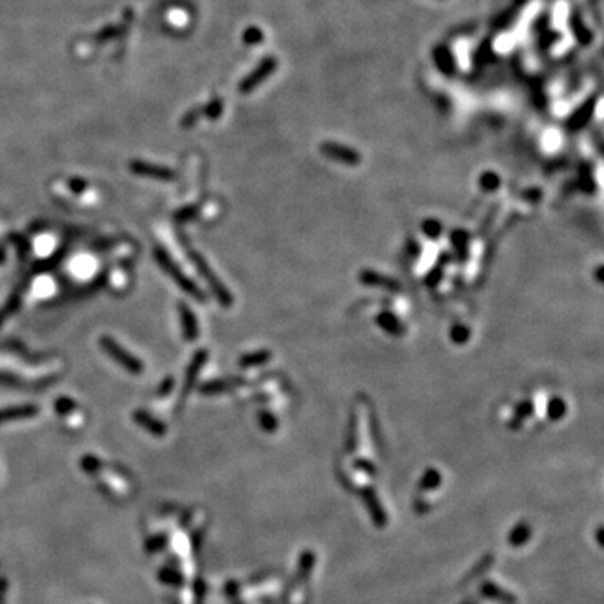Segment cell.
I'll return each mask as SVG.
<instances>
[{
	"label": "cell",
	"mask_w": 604,
	"mask_h": 604,
	"mask_svg": "<svg viewBox=\"0 0 604 604\" xmlns=\"http://www.w3.org/2000/svg\"><path fill=\"white\" fill-rule=\"evenodd\" d=\"M195 262H196V265H199L200 272H201V274H203V276H205V277H207V279H208V282H210V286H212V287H213V290H215V293H217V295H218V299H220V301H222V302H224V304H230V302H232V297H230V294H229V293H227V290L224 289V286H222V284H220V281H218V279H217V277H215V276H213V274H212V271H210V269L207 267V264H205V262H203V259H200V257H199V255H196V257H195Z\"/></svg>",
	"instance_id": "277c9868"
},
{
	"label": "cell",
	"mask_w": 604,
	"mask_h": 604,
	"mask_svg": "<svg viewBox=\"0 0 604 604\" xmlns=\"http://www.w3.org/2000/svg\"><path fill=\"white\" fill-rule=\"evenodd\" d=\"M262 39V34H260L259 29H248L246 32V41L250 42V44H254V42H260Z\"/></svg>",
	"instance_id": "5bb4252c"
},
{
	"label": "cell",
	"mask_w": 604,
	"mask_h": 604,
	"mask_svg": "<svg viewBox=\"0 0 604 604\" xmlns=\"http://www.w3.org/2000/svg\"><path fill=\"white\" fill-rule=\"evenodd\" d=\"M423 230H425L428 237L436 239L440 234H442V225H440V222L436 220H427L425 224H423Z\"/></svg>",
	"instance_id": "8fae6325"
},
{
	"label": "cell",
	"mask_w": 604,
	"mask_h": 604,
	"mask_svg": "<svg viewBox=\"0 0 604 604\" xmlns=\"http://www.w3.org/2000/svg\"><path fill=\"white\" fill-rule=\"evenodd\" d=\"M481 185L488 192H494V190H497V187L500 185V178L497 177L495 173H485V175H482Z\"/></svg>",
	"instance_id": "30bf717a"
},
{
	"label": "cell",
	"mask_w": 604,
	"mask_h": 604,
	"mask_svg": "<svg viewBox=\"0 0 604 604\" xmlns=\"http://www.w3.org/2000/svg\"><path fill=\"white\" fill-rule=\"evenodd\" d=\"M277 67V61L274 58H269L262 61L259 67L254 72H250V74L247 76L246 79H243V83L241 84V91L242 93H250L252 89H255L257 86H259L262 81L267 78V76H271L274 71H276Z\"/></svg>",
	"instance_id": "7a4b0ae2"
},
{
	"label": "cell",
	"mask_w": 604,
	"mask_h": 604,
	"mask_svg": "<svg viewBox=\"0 0 604 604\" xmlns=\"http://www.w3.org/2000/svg\"><path fill=\"white\" fill-rule=\"evenodd\" d=\"M359 279H361L363 284H368V286L383 287V289H389V290H400V282L375 271H363L359 274Z\"/></svg>",
	"instance_id": "3957f363"
},
{
	"label": "cell",
	"mask_w": 604,
	"mask_h": 604,
	"mask_svg": "<svg viewBox=\"0 0 604 604\" xmlns=\"http://www.w3.org/2000/svg\"><path fill=\"white\" fill-rule=\"evenodd\" d=\"M469 336H470L469 329L464 328V326H457V328H453L452 340L455 341V342H458V344H464V342H467V340H469Z\"/></svg>",
	"instance_id": "7c38bea8"
},
{
	"label": "cell",
	"mask_w": 604,
	"mask_h": 604,
	"mask_svg": "<svg viewBox=\"0 0 604 604\" xmlns=\"http://www.w3.org/2000/svg\"><path fill=\"white\" fill-rule=\"evenodd\" d=\"M321 152L328 158H331V160L344 163V165L349 166H356L361 163V156H359L358 152H354L353 148L344 147V145L334 143V141H326V143L321 145Z\"/></svg>",
	"instance_id": "6da1fadb"
},
{
	"label": "cell",
	"mask_w": 604,
	"mask_h": 604,
	"mask_svg": "<svg viewBox=\"0 0 604 604\" xmlns=\"http://www.w3.org/2000/svg\"><path fill=\"white\" fill-rule=\"evenodd\" d=\"M133 170L140 171V173H155L158 178H170V171L165 168H155V166H147V165H133Z\"/></svg>",
	"instance_id": "9c48e42d"
},
{
	"label": "cell",
	"mask_w": 604,
	"mask_h": 604,
	"mask_svg": "<svg viewBox=\"0 0 604 604\" xmlns=\"http://www.w3.org/2000/svg\"><path fill=\"white\" fill-rule=\"evenodd\" d=\"M591 114H593V102H588V105H586L584 108H582L581 111H577V113L574 114L572 119H571V128H574V130H576V128H582V126H584L586 121H588Z\"/></svg>",
	"instance_id": "52a82bcc"
},
{
	"label": "cell",
	"mask_w": 604,
	"mask_h": 604,
	"mask_svg": "<svg viewBox=\"0 0 604 604\" xmlns=\"http://www.w3.org/2000/svg\"><path fill=\"white\" fill-rule=\"evenodd\" d=\"M378 324L387 333L396 334V336H400L401 333H405V328H403L400 321H398L393 314H389V312H383V314L378 316Z\"/></svg>",
	"instance_id": "8992f818"
},
{
	"label": "cell",
	"mask_w": 604,
	"mask_h": 604,
	"mask_svg": "<svg viewBox=\"0 0 604 604\" xmlns=\"http://www.w3.org/2000/svg\"><path fill=\"white\" fill-rule=\"evenodd\" d=\"M102 346H105L106 351H108L111 356L116 359V361L124 364V366H126L130 371H138L140 370L138 361H136V359H133L130 354H126L124 351H121L123 348H119V346L114 341L105 340L102 341Z\"/></svg>",
	"instance_id": "5b68a950"
},
{
	"label": "cell",
	"mask_w": 604,
	"mask_h": 604,
	"mask_svg": "<svg viewBox=\"0 0 604 604\" xmlns=\"http://www.w3.org/2000/svg\"><path fill=\"white\" fill-rule=\"evenodd\" d=\"M272 354L267 353V351H260V353L255 354H248V356L241 359V364L243 366H252V364H262L267 361V359H271Z\"/></svg>",
	"instance_id": "ba28073f"
},
{
	"label": "cell",
	"mask_w": 604,
	"mask_h": 604,
	"mask_svg": "<svg viewBox=\"0 0 604 604\" xmlns=\"http://www.w3.org/2000/svg\"><path fill=\"white\" fill-rule=\"evenodd\" d=\"M564 411H565V405L559 400V398L552 400V403L549 405V415L552 418H559Z\"/></svg>",
	"instance_id": "4fadbf2b"
}]
</instances>
